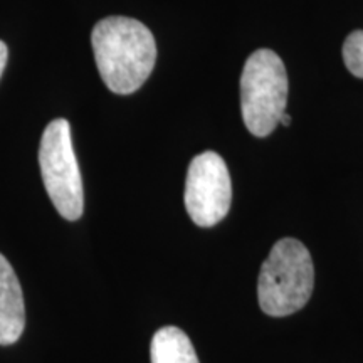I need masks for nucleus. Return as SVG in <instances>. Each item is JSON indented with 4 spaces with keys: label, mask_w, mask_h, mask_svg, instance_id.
I'll list each match as a JSON object with an SVG mask.
<instances>
[{
    "label": "nucleus",
    "mask_w": 363,
    "mask_h": 363,
    "mask_svg": "<svg viewBox=\"0 0 363 363\" xmlns=\"http://www.w3.org/2000/svg\"><path fill=\"white\" fill-rule=\"evenodd\" d=\"M279 125H284V126H289V125H291V116H289L288 113H284V115L281 116Z\"/></svg>",
    "instance_id": "obj_10"
},
{
    "label": "nucleus",
    "mask_w": 363,
    "mask_h": 363,
    "mask_svg": "<svg viewBox=\"0 0 363 363\" xmlns=\"http://www.w3.org/2000/svg\"><path fill=\"white\" fill-rule=\"evenodd\" d=\"M184 199L190 219L201 227L219 224L227 216L233 201V184L219 153L203 152L190 162Z\"/></svg>",
    "instance_id": "obj_5"
},
{
    "label": "nucleus",
    "mask_w": 363,
    "mask_h": 363,
    "mask_svg": "<svg viewBox=\"0 0 363 363\" xmlns=\"http://www.w3.org/2000/svg\"><path fill=\"white\" fill-rule=\"evenodd\" d=\"M343 61L353 76L363 79V30H355L345 39Z\"/></svg>",
    "instance_id": "obj_8"
},
{
    "label": "nucleus",
    "mask_w": 363,
    "mask_h": 363,
    "mask_svg": "<svg viewBox=\"0 0 363 363\" xmlns=\"http://www.w3.org/2000/svg\"><path fill=\"white\" fill-rule=\"evenodd\" d=\"M39 167L44 187L56 211L67 220L83 216V180L71 140V126L57 118L45 126L39 147Z\"/></svg>",
    "instance_id": "obj_4"
},
{
    "label": "nucleus",
    "mask_w": 363,
    "mask_h": 363,
    "mask_svg": "<svg viewBox=\"0 0 363 363\" xmlns=\"http://www.w3.org/2000/svg\"><path fill=\"white\" fill-rule=\"evenodd\" d=\"M315 267L306 246L296 239H281L262 262L257 279V301L266 315H293L310 301Z\"/></svg>",
    "instance_id": "obj_2"
},
{
    "label": "nucleus",
    "mask_w": 363,
    "mask_h": 363,
    "mask_svg": "<svg viewBox=\"0 0 363 363\" xmlns=\"http://www.w3.org/2000/svg\"><path fill=\"white\" fill-rule=\"evenodd\" d=\"M288 103V74L281 57L269 49L252 52L240 78V110L254 136H267L279 125Z\"/></svg>",
    "instance_id": "obj_3"
},
{
    "label": "nucleus",
    "mask_w": 363,
    "mask_h": 363,
    "mask_svg": "<svg viewBox=\"0 0 363 363\" xmlns=\"http://www.w3.org/2000/svg\"><path fill=\"white\" fill-rule=\"evenodd\" d=\"M7 57H9L7 45H6V43H2V40H0V76H2L4 69H6V65H7Z\"/></svg>",
    "instance_id": "obj_9"
},
{
    "label": "nucleus",
    "mask_w": 363,
    "mask_h": 363,
    "mask_svg": "<svg viewBox=\"0 0 363 363\" xmlns=\"http://www.w3.org/2000/svg\"><path fill=\"white\" fill-rule=\"evenodd\" d=\"M26 328L24 294L11 262L0 254V345L16 343Z\"/></svg>",
    "instance_id": "obj_6"
},
{
    "label": "nucleus",
    "mask_w": 363,
    "mask_h": 363,
    "mask_svg": "<svg viewBox=\"0 0 363 363\" xmlns=\"http://www.w3.org/2000/svg\"><path fill=\"white\" fill-rule=\"evenodd\" d=\"M152 363H201L190 338L177 326H163L150 345Z\"/></svg>",
    "instance_id": "obj_7"
},
{
    "label": "nucleus",
    "mask_w": 363,
    "mask_h": 363,
    "mask_svg": "<svg viewBox=\"0 0 363 363\" xmlns=\"http://www.w3.org/2000/svg\"><path fill=\"white\" fill-rule=\"evenodd\" d=\"M91 44L101 79L116 94L135 93L155 67V39L140 21L106 17L94 26Z\"/></svg>",
    "instance_id": "obj_1"
}]
</instances>
